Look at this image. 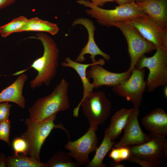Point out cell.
<instances>
[{"label":"cell","mask_w":167,"mask_h":167,"mask_svg":"<svg viewBox=\"0 0 167 167\" xmlns=\"http://www.w3.org/2000/svg\"><path fill=\"white\" fill-rule=\"evenodd\" d=\"M19 75L12 84L0 92V103H14L24 109L25 107L26 101L23 92L28 77L24 73Z\"/></svg>","instance_id":"2e32d148"},{"label":"cell","mask_w":167,"mask_h":167,"mask_svg":"<svg viewBox=\"0 0 167 167\" xmlns=\"http://www.w3.org/2000/svg\"><path fill=\"white\" fill-rule=\"evenodd\" d=\"M135 2L145 14L159 24L167 27V0H145Z\"/></svg>","instance_id":"e0dca14e"},{"label":"cell","mask_w":167,"mask_h":167,"mask_svg":"<svg viewBox=\"0 0 167 167\" xmlns=\"http://www.w3.org/2000/svg\"><path fill=\"white\" fill-rule=\"evenodd\" d=\"M116 142L104 136L103 139L99 147L95 150L96 153L91 161L87 165L88 167H105L103 163V160L108 152L113 148Z\"/></svg>","instance_id":"7402d4cb"},{"label":"cell","mask_w":167,"mask_h":167,"mask_svg":"<svg viewBox=\"0 0 167 167\" xmlns=\"http://www.w3.org/2000/svg\"><path fill=\"white\" fill-rule=\"evenodd\" d=\"M109 165L110 166L112 167H125L126 165L120 162H117L114 161H111Z\"/></svg>","instance_id":"836d02e7"},{"label":"cell","mask_w":167,"mask_h":167,"mask_svg":"<svg viewBox=\"0 0 167 167\" xmlns=\"http://www.w3.org/2000/svg\"><path fill=\"white\" fill-rule=\"evenodd\" d=\"M86 1H90L91 2L93 5L101 7L104 5L107 2H113L115 1V0H84Z\"/></svg>","instance_id":"f546056e"},{"label":"cell","mask_w":167,"mask_h":167,"mask_svg":"<svg viewBox=\"0 0 167 167\" xmlns=\"http://www.w3.org/2000/svg\"><path fill=\"white\" fill-rule=\"evenodd\" d=\"M145 0H135V2H140L143 1Z\"/></svg>","instance_id":"d590c367"},{"label":"cell","mask_w":167,"mask_h":167,"mask_svg":"<svg viewBox=\"0 0 167 167\" xmlns=\"http://www.w3.org/2000/svg\"><path fill=\"white\" fill-rule=\"evenodd\" d=\"M105 62L104 59L98 60L95 63L83 64L72 60L70 58H66L65 62H62L61 65L64 67H71L74 69L80 77L83 85V96L81 100L83 99L88 94L93 91L94 87L86 76L87 69L91 65L99 62Z\"/></svg>","instance_id":"d6986e66"},{"label":"cell","mask_w":167,"mask_h":167,"mask_svg":"<svg viewBox=\"0 0 167 167\" xmlns=\"http://www.w3.org/2000/svg\"><path fill=\"white\" fill-rule=\"evenodd\" d=\"M59 31V28L57 24L35 17L28 19L25 24L16 32L24 31L45 32L55 35Z\"/></svg>","instance_id":"ffe728a7"},{"label":"cell","mask_w":167,"mask_h":167,"mask_svg":"<svg viewBox=\"0 0 167 167\" xmlns=\"http://www.w3.org/2000/svg\"><path fill=\"white\" fill-rule=\"evenodd\" d=\"M163 93L165 97L166 98L167 97V85L165 86V87L164 90H163Z\"/></svg>","instance_id":"e575fe53"},{"label":"cell","mask_w":167,"mask_h":167,"mask_svg":"<svg viewBox=\"0 0 167 167\" xmlns=\"http://www.w3.org/2000/svg\"><path fill=\"white\" fill-rule=\"evenodd\" d=\"M105 62H99L90 66L86 71L87 77L93 79L92 83L94 89H97L102 86L113 87L126 80L131 72L127 70L122 73H114L104 68L102 66Z\"/></svg>","instance_id":"7c38bea8"},{"label":"cell","mask_w":167,"mask_h":167,"mask_svg":"<svg viewBox=\"0 0 167 167\" xmlns=\"http://www.w3.org/2000/svg\"><path fill=\"white\" fill-rule=\"evenodd\" d=\"M16 1V0H0V10L14 3Z\"/></svg>","instance_id":"4dcf8cb0"},{"label":"cell","mask_w":167,"mask_h":167,"mask_svg":"<svg viewBox=\"0 0 167 167\" xmlns=\"http://www.w3.org/2000/svg\"><path fill=\"white\" fill-rule=\"evenodd\" d=\"M154 54L148 57L145 55L138 60L135 68H147L149 73L146 81L149 92H153L158 88L165 86L167 84V51L156 49Z\"/></svg>","instance_id":"52a82bcc"},{"label":"cell","mask_w":167,"mask_h":167,"mask_svg":"<svg viewBox=\"0 0 167 167\" xmlns=\"http://www.w3.org/2000/svg\"><path fill=\"white\" fill-rule=\"evenodd\" d=\"M134 108L123 129V135L119 141L114 145V148L139 145L146 142L149 139L148 134L143 132L139 125L138 119L139 108Z\"/></svg>","instance_id":"5bb4252c"},{"label":"cell","mask_w":167,"mask_h":167,"mask_svg":"<svg viewBox=\"0 0 167 167\" xmlns=\"http://www.w3.org/2000/svg\"><path fill=\"white\" fill-rule=\"evenodd\" d=\"M119 148L120 157L121 161L127 160L131 156L130 150L128 146H124Z\"/></svg>","instance_id":"83f0119b"},{"label":"cell","mask_w":167,"mask_h":167,"mask_svg":"<svg viewBox=\"0 0 167 167\" xmlns=\"http://www.w3.org/2000/svg\"><path fill=\"white\" fill-rule=\"evenodd\" d=\"M144 68H135L126 80L112 88L113 92L130 101L133 107L139 108L146 88Z\"/></svg>","instance_id":"9c48e42d"},{"label":"cell","mask_w":167,"mask_h":167,"mask_svg":"<svg viewBox=\"0 0 167 167\" xmlns=\"http://www.w3.org/2000/svg\"><path fill=\"white\" fill-rule=\"evenodd\" d=\"M46 164L47 167H78L80 166L76 162H73L68 153L62 151L55 153Z\"/></svg>","instance_id":"603a6c76"},{"label":"cell","mask_w":167,"mask_h":167,"mask_svg":"<svg viewBox=\"0 0 167 167\" xmlns=\"http://www.w3.org/2000/svg\"><path fill=\"white\" fill-rule=\"evenodd\" d=\"M10 129L9 118L0 122V140L5 142L9 146H11L9 140Z\"/></svg>","instance_id":"d4e9b609"},{"label":"cell","mask_w":167,"mask_h":167,"mask_svg":"<svg viewBox=\"0 0 167 167\" xmlns=\"http://www.w3.org/2000/svg\"><path fill=\"white\" fill-rule=\"evenodd\" d=\"M109 157L115 162H120L121 161L120 157L119 148H113L109 152Z\"/></svg>","instance_id":"f1b7e54d"},{"label":"cell","mask_w":167,"mask_h":167,"mask_svg":"<svg viewBox=\"0 0 167 167\" xmlns=\"http://www.w3.org/2000/svg\"><path fill=\"white\" fill-rule=\"evenodd\" d=\"M148 134L149 139L146 142L127 146L131 156L127 161L143 167L161 166L167 159V139L150 133Z\"/></svg>","instance_id":"3957f363"},{"label":"cell","mask_w":167,"mask_h":167,"mask_svg":"<svg viewBox=\"0 0 167 167\" xmlns=\"http://www.w3.org/2000/svg\"><path fill=\"white\" fill-rule=\"evenodd\" d=\"M56 114L40 122H34L30 118L25 121L27 129L21 137L27 143L28 155L38 161H41L40 153L42 145L53 129L59 128L63 130L70 138L69 131L62 124H56L54 123Z\"/></svg>","instance_id":"5b68a950"},{"label":"cell","mask_w":167,"mask_h":167,"mask_svg":"<svg viewBox=\"0 0 167 167\" xmlns=\"http://www.w3.org/2000/svg\"><path fill=\"white\" fill-rule=\"evenodd\" d=\"M69 87L68 83L62 78L50 94L38 99L29 109L30 119L40 122L59 112L68 109L70 107Z\"/></svg>","instance_id":"7a4b0ae2"},{"label":"cell","mask_w":167,"mask_h":167,"mask_svg":"<svg viewBox=\"0 0 167 167\" xmlns=\"http://www.w3.org/2000/svg\"><path fill=\"white\" fill-rule=\"evenodd\" d=\"M28 19L24 16H20L13 19L9 23L0 26V34L3 37H6L17 31L24 26Z\"/></svg>","instance_id":"cb8c5ba5"},{"label":"cell","mask_w":167,"mask_h":167,"mask_svg":"<svg viewBox=\"0 0 167 167\" xmlns=\"http://www.w3.org/2000/svg\"><path fill=\"white\" fill-rule=\"evenodd\" d=\"M134 109L123 108L116 112L111 118L109 126L105 131L104 136L113 141L117 139L124 129Z\"/></svg>","instance_id":"ac0fdd59"},{"label":"cell","mask_w":167,"mask_h":167,"mask_svg":"<svg viewBox=\"0 0 167 167\" xmlns=\"http://www.w3.org/2000/svg\"><path fill=\"white\" fill-rule=\"evenodd\" d=\"M6 161L7 167H47L46 163L38 161L24 154L7 156Z\"/></svg>","instance_id":"44dd1931"},{"label":"cell","mask_w":167,"mask_h":167,"mask_svg":"<svg viewBox=\"0 0 167 167\" xmlns=\"http://www.w3.org/2000/svg\"><path fill=\"white\" fill-rule=\"evenodd\" d=\"M76 2L89 7L90 9L85 10L87 14L95 19L101 25L107 27H115L118 23L146 15L139 8L135 2L118 5L112 9H103L88 1L77 0Z\"/></svg>","instance_id":"277c9868"},{"label":"cell","mask_w":167,"mask_h":167,"mask_svg":"<svg viewBox=\"0 0 167 167\" xmlns=\"http://www.w3.org/2000/svg\"><path fill=\"white\" fill-rule=\"evenodd\" d=\"M119 5H125L130 3L133 2H135V0H115Z\"/></svg>","instance_id":"d6a6232c"},{"label":"cell","mask_w":167,"mask_h":167,"mask_svg":"<svg viewBox=\"0 0 167 167\" xmlns=\"http://www.w3.org/2000/svg\"><path fill=\"white\" fill-rule=\"evenodd\" d=\"M78 24L83 26L87 31L88 39L87 44L82 49L80 53L76 58L75 61L79 62H83L86 60L84 56L89 54L92 62L95 63L98 60L95 59L97 55L102 56L107 61L110 58V56L102 51L96 45L94 39V32L96 28L93 22L90 19L84 18H78L75 19L72 23V26Z\"/></svg>","instance_id":"4fadbf2b"},{"label":"cell","mask_w":167,"mask_h":167,"mask_svg":"<svg viewBox=\"0 0 167 167\" xmlns=\"http://www.w3.org/2000/svg\"><path fill=\"white\" fill-rule=\"evenodd\" d=\"M36 35V36L28 38L38 39L41 42L44 48L42 55L34 60L28 68L12 75H19L31 68L35 69L37 72V74L30 82L32 89L40 87L43 84L49 85L57 74L59 53L56 43L48 35L39 32Z\"/></svg>","instance_id":"6da1fadb"},{"label":"cell","mask_w":167,"mask_h":167,"mask_svg":"<svg viewBox=\"0 0 167 167\" xmlns=\"http://www.w3.org/2000/svg\"><path fill=\"white\" fill-rule=\"evenodd\" d=\"M115 27L120 30L126 41L130 61V66L127 70L132 72L142 56L145 54L152 52L156 48L135 28L127 22L118 23Z\"/></svg>","instance_id":"ba28073f"},{"label":"cell","mask_w":167,"mask_h":167,"mask_svg":"<svg viewBox=\"0 0 167 167\" xmlns=\"http://www.w3.org/2000/svg\"><path fill=\"white\" fill-rule=\"evenodd\" d=\"M12 146L14 154L22 153L28 155L27 143L25 139L21 137L15 139L12 142Z\"/></svg>","instance_id":"484cf974"},{"label":"cell","mask_w":167,"mask_h":167,"mask_svg":"<svg viewBox=\"0 0 167 167\" xmlns=\"http://www.w3.org/2000/svg\"><path fill=\"white\" fill-rule=\"evenodd\" d=\"M82 108L83 114L87 118L90 127H97L102 124L109 116L111 103L101 91H92L81 100L73 111V115L77 117Z\"/></svg>","instance_id":"8992f818"},{"label":"cell","mask_w":167,"mask_h":167,"mask_svg":"<svg viewBox=\"0 0 167 167\" xmlns=\"http://www.w3.org/2000/svg\"><path fill=\"white\" fill-rule=\"evenodd\" d=\"M143 126L149 133L165 137L167 135V114L162 109L156 108L141 120Z\"/></svg>","instance_id":"9a60e30c"},{"label":"cell","mask_w":167,"mask_h":167,"mask_svg":"<svg viewBox=\"0 0 167 167\" xmlns=\"http://www.w3.org/2000/svg\"><path fill=\"white\" fill-rule=\"evenodd\" d=\"M6 157L4 153H0V167H6Z\"/></svg>","instance_id":"1f68e13d"},{"label":"cell","mask_w":167,"mask_h":167,"mask_svg":"<svg viewBox=\"0 0 167 167\" xmlns=\"http://www.w3.org/2000/svg\"><path fill=\"white\" fill-rule=\"evenodd\" d=\"M12 106L9 102L0 103V122L9 118Z\"/></svg>","instance_id":"4316f807"},{"label":"cell","mask_w":167,"mask_h":167,"mask_svg":"<svg viewBox=\"0 0 167 167\" xmlns=\"http://www.w3.org/2000/svg\"><path fill=\"white\" fill-rule=\"evenodd\" d=\"M126 22L135 28L156 49L167 51V27L159 24L147 15Z\"/></svg>","instance_id":"30bf717a"},{"label":"cell","mask_w":167,"mask_h":167,"mask_svg":"<svg viewBox=\"0 0 167 167\" xmlns=\"http://www.w3.org/2000/svg\"><path fill=\"white\" fill-rule=\"evenodd\" d=\"M97 127H89L87 132L75 141L69 140L65 146L69 151V155L79 165H85L90 161V153L98 148V139L96 131Z\"/></svg>","instance_id":"8fae6325"}]
</instances>
